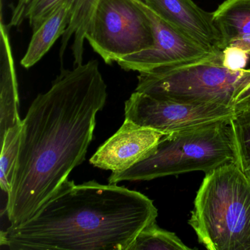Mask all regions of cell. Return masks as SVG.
Listing matches in <instances>:
<instances>
[{
    "label": "cell",
    "instance_id": "cell-15",
    "mask_svg": "<svg viewBox=\"0 0 250 250\" xmlns=\"http://www.w3.org/2000/svg\"><path fill=\"white\" fill-rule=\"evenodd\" d=\"M174 232L158 226L156 222L145 227L128 250H190Z\"/></svg>",
    "mask_w": 250,
    "mask_h": 250
},
{
    "label": "cell",
    "instance_id": "cell-7",
    "mask_svg": "<svg viewBox=\"0 0 250 250\" xmlns=\"http://www.w3.org/2000/svg\"><path fill=\"white\" fill-rule=\"evenodd\" d=\"M237 113L224 105L178 102L136 91L125 103V120L164 135L231 121Z\"/></svg>",
    "mask_w": 250,
    "mask_h": 250
},
{
    "label": "cell",
    "instance_id": "cell-20",
    "mask_svg": "<svg viewBox=\"0 0 250 250\" xmlns=\"http://www.w3.org/2000/svg\"><path fill=\"white\" fill-rule=\"evenodd\" d=\"M30 1V0H18V2L12 12L9 27H19L21 25V23L23 22V11Z\"/></svg>",
    "mask_w": 250,
    "mask_h": 250
},
{
    "label": "cell",
    "instance_id": "cell-10",
    "mask_svg": "<svg viewBox=\"0 0 250 250\" xmlns=\"http://www.w3.org/2000/svg\"><path fill=\"white\" fill-rule=\"evenodd\" d=\"M138 1L205 47L222 51V39L213 23V14L203 11L191 0Z\"/></svg>",
    "mask_w": 250,
    "mask_h": 250
},
{
    "label": "cell",
    "instance_id": "cell-14",
    "mask_svg": "<svg viewBox=\"0 0 250 250\" xmlns=\"http://www.w3.org/2000/svg\"><path fill=\"white\" fill-rule=\"evenodd\" d=\"M97 2L98 0H74L73 1L71 20L65 33L62 36L61 51H60L61 61H62V57L66 50L70 39L74 36L72 52L74 55V66H77L83 63L84 42L86 40V30Z\"/></svg>",
    "mask_w": 250,
    "mask_h": 250
},
{
    "label": "cell",
    "instance_id": "cell-2",
    "mask_svg": "<svg viewBox=\"0 0 250 250\" xmlns=\"http://www.w3.org/2000/svg\"><path fill=\"white\" fill-rule=\"evenodd\" d=\"M153 200L117 184L67 179L34 216L1 232L12 250H128L156 222Z\"/></svg>",
    "mask_w": 250,
    "mask_h": 250
},
{
    "label": "cell",
    "instance_id": "cell-9",
    "mask_svg": "<svg viewBox=\"0 0 250 250\" xmlns=\"http://www.w3.org/2000/svg\"><path fill=\"white\" fill-rule=\"evenodd\" d=\"M163 136L125 120L120 129L93 155L90 164L112 172L125 170L147 158Z\"/></svg>",
    "mask_w": 250,
    "mask_h": 250
},
{
    "label": "cell",
    "instance_id": "cell-18",
    "mask_svg": "<svg viewBox=\"0 0 250 250\" xmlns=\"http://www.w3.org/2000/svg\"><path fill=\"white\" fill-rule=\"evenodd\" d=\"M64 0H30L22 14V21L27 20L35 31L43 20Z\"/></svg>",
    "mask_w": 250,
    "mask_h": 250
},
{
    "label": "cell",
    "instance_id": "cell-17",
    "mask_svg": "<svg viewBox=\"0 0 250 250\" xmlns=\"http://www.w3.org/2000/svg\"><path fill=\"white\" fill-rule=\"evenodd\" d=\"M230 124L236 147L237 164L250 181V109L237 113Z\"/></svg>",
    "mask_w": 250,
    "mask_h": 250
},
{
    "label": "cell",
    "instance_id": "cell-6",
    "mask_svg": "<svg viewBox=\"0 0 250 250\" xmlns=\"http://www.w3.org/2000/svg\"><path fill=\"white\" fill-rule=\"evenodd\" d=\"M85 39L107 64L155 44L150 20L136 0H98Z\"/></svg>",
    "mask_w": 250,
    "mask_h": 250
},
{
    "label": "cell",
    "instance_id": "cell-19",
    "mask_svg": "<svg viewBox=\"0 0 250 250\" xmlns=\"http://www.w3.org/2000/svg\"><path fill=\"white\" fill-rule=\"evenodd\" d=\"M222 52V64L232 70L244 69L250 56L242 49L234 46H228Z\"/></svg>",
    "mask_w": 250,
    "mask_h": 250
},
{
    "label": "cell",
    "instance_id": "cell-4",
    "mask_svg": "<svg viewBox=\"0 0 250 250\" xmlns=\"http://www.w3.org/2000/svg\"><path fill=\"white\" fill-rule=\"evenodd\" d=\"M236 147L230 121L165 135L143 160L121 172H112L109 184L150 181L193 171L210 172L236 162Z\"/></svg>",
    "mask_w": 250,
    "mask_h": 250
},
{
    "label": "cell",
    "instance_id": "cell-16",
    "mask_svg": "<svg viewBox=\"0 0 250 250\" xmlns=\"http://www.w3.org/2000/svg\"><path fill=\"white\" fill-rule=\"evenodd\" d=\"M22 122L16 124L5 132L1 140L0 159V186L4 192L8 194L11 191L16 164L20 150V134Z\"/></svg>",
    "mask_w": 250,
    "mask_h": 250
},
{
    "label": "cell",
    "instance_id": "cell-13",
    "mask_svg": "<svg viewBox=\"0 0 250 250\" xmlns=\"http://www.w3.org/2000/svg\"><path fill=\"white\" fill-rule=\"evenodd\" d=\"M212 14L222 39V51L233 39L250 34V0H225Z\"/></svg>",
    "mask_w": 250,
    "mask_h": 250
},
{
    "label": "cell",
    "instance_id": "cell-5",
    "mask_svg": "<svg viewBox=\"0 0 250 250\" xmlns=\"http://www.w3.org/2000/svg\"><path fill=\"white\" fill-rule=\"evenodd\" d=\"M223 52L200 62L138 75L135 91L183 102L216 104L237 112L250 109V69L222 64Z\"/></svg>",
    "mask_w": 250,
    "mask_h": 250
},
{
    "label": "cell",
    "instance_id": "cell-21",
    "mask_svg": "<svg viewBox=\"0 0 250 250\" xmlns=\"http://www.w3.org/2000/svg\"><path fill=\"white\" fill-rule=\"evenodd\" d=\"M228 46L239 48L250 55V33L233 39L229 42Z\"/></svg>",
    "mask_w": 250,
    "mask_h": 250
},
{
    "label": "cell",
    "instance_id": "cell-3",
    "mask_svg": "<svg viewBox=\"0 0 250 250\" xmlns=\"http://www.w3.org/2000/svg\"><path fill=\"white\" fill-rule=\"evenodd\" d=\"M188 224L209 250H250V181L236 162L206 173Z\"/></svg>",
    "mask_w": 250,
    "mask_h": 250
},
{
    "label": "cell",
    "instance_id": "cell-11",
    "mask_svg": "<svg viewBox=\"0 0 250 250\" xmlns=\"http://www.w3.org/2000/svg\"><path fill=\"white\" fill-rule=\"evenodd\" d=\"M0 41V141L5 132L22 122L20 116L18 81L8 27L1 21Z\"/></svg>",
    "mask_w": 250,
    "mask_h": 250
},
{
    "label": "cell",
    "instance_id": "cell-8",
    "mask_svg": "<svg viewBox=\"0 0 250 250\" xmlns=\"http://www.w3.org/2000/svg\"><path fill=\"white\" fill-rule=\"evenodd\" d=\"M138 2L148 17L154 33L150 49L128 55L118 62L125 71L147 72L160 68L181 66L210 59L222 51L211 50L197 43L161 18L144 4Z\"/></svg>",
    "mask_w": 250,
    "mask_h": 250
},
{
    "label": "cell",
    "instance_id": "cell-1",
    "mask_svg": "<svg viewBox=\"0 0 250 250\" xmlns=\"http://www.w3.org/2000/svg\"><path fill=\"white\" fill-rule=\"evenodd\" d=\"M107 86L99 62L64 69L38 95L22 121L20 150L6 210L11 225L36 214L84 162L96 115L104 107Z\"/></svg>",
    "mask_w": 250,
    "mask_h": 250
},
{
    "label": "cell",
    "instance_id": "cell-12",
    "mask_svg": "<svg viewBox=\"0 0 250 250\" xmlns=\"http://www.w3.org/2000/svg\"><path fill=\"white\" fill-rule=\"evenodd\" d=\"M74 0H64L33 31L27 52L21 61L24 68L36 65L49 52L56 41L63 36L71 20Z\"/></svg>",
    "mask_w": 250,
    "mask_h": 250
}]
</instances>
